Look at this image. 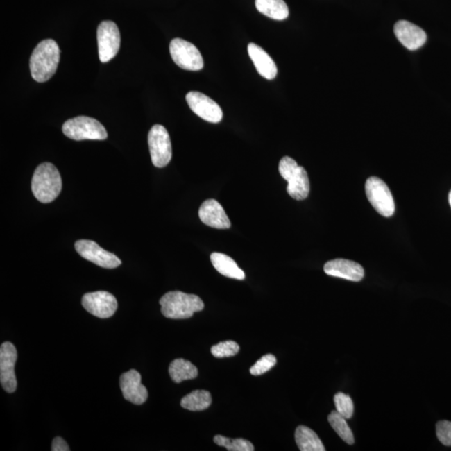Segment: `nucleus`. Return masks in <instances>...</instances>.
<instances>
[{
    "mask_svg": "<svg viewBox=\"0 0 451 451\" xmlns=\"http://www.w3.org/2000/svg\"><path fill=\"white\" fill-rule=\"evenodd\" d=\"M31 188L33 194L40 203L53 202L62 189V180L59 171L51 163L40 164L33 176Z\"/></svg>",
    "mask_w": 451,
    "mask_h": 451,
    "instance_id": "obj_2",
    "label": "nucleus"
},
{
    "mask_svg": "<svg viewBox=\"0 0 451 451\" xmlns=\"http://www.w3.org/2000/svg\"><path fill=\"white\" fill-rule=\"evenodd\" d=\"M148 145L151 161L155 167L162 168L169 164L172 157L169 133L162 125H155L149 131Z\"/></svg>",
    "mask_w": 451,
    "mask_h": 451,
    "instance_id": "obj_8",
    "label": "nucleus"
},
{
    "mask_svg": "<svg viewBox=\"0 0 451 451\" xmlns=\"http://www.w3.org/2000/svg\"><path fill=\"white\" fill-rule=\"evenodd\" d=\"M98 51L101 62H109L120 50L121 35L116 24L103 22L97 30Z\"/></svg>",
    "mask_w": 451,
    "mask_h": 451,
    "instance_id": "obj_9",
    "label": "nucleus"
},
{
    "mask_svg": "<svg viewBox=\"0 0 451 451\" xmlns=\"http://www.w3.org/2000/svg\"><path fill=\"white\" fill-rule=\"evenodd\" d=\"M82 305L90 314L99 318H109L116 313L118 303L116 297L105 291L88 293L82 298Z\"/></svg>",
    "mask_w": 451,
    "mask_h": 451,
    "instance_id": "obj_11",
    "label": "nucleus"
},
{
    "mask_svg": "<svg viewBox=\"0 0 451 451\" xmlns=\"http://www.w3.org/2000/svg\"><path fill=\"white\" fill-rule=\"evenodd\" d=\"M212 399L210 392L194 391L183 398L180 401L182 407L191 411H202L210 407Z\"/></svg>",
    "mask_w": 451,
    "mask_h": 451,
    "instance_id": "obj_23",
    "label": "nucleus"
},
{
    "mask_svg": "<svg viewBox=\"0 0 451 451\" xmlns=\"http://www.w3.org/2000/svg\"><path fill=\"white\" fill-rule=\"evenodd\" d=\"M213 441L217 445L225 447L229 451H253L251 442L244 439H230L223 436H216Z\"/></svg>",
    "mask_w": 451,
    "mask_h": 451,
    "instance_id": "obj_25",
    "label": "nucleus"
},
{
    "mask_svg": "<svg viewBox=\"0 0 451 451\" xmlns=\"http://www.w3.org/2000/svg\"><path fill=\"white\" fill-rule=\"evenodd\" d=\"M186 100L192 112L203 120L211 123H219L223 119V110L219 104L204 94L191 92L187 94Z\"/></svg>",
    "mask_w": 451,
    "mask_h": 451,
    "instance_id": "obj_13",
    "label": "nucleus"
},
{
    "mask_svg": "<svg viewBox=\"0 0 451 451\" xmlns=\"http://www.w3.org/2000/svg\"><path fill=\"white\" fill-rule=\"evenodd\" d=\"M449 203H450V207H451V191L450 192V194H449Z\"/></svg>",
    "mask_w": 451,
    "mask_h": 451,
    "instance_id": "obj_31",
    "label": "nucleus"
},
{
    "mask_svg": "<svg viewBox=\"0 0 451 451\" xmlns=\"http://www.w3.org/2000/svg\"><path fill=\"white\" fill-rule=\"evenodd\" d=\"M327 420H329L332 428L334 429V432L338 434V436L342 439L344 442H346L348 445L355 444V437L352 434V430L350 428L347 423V419L337 411H334L330 413L329 417H327Z\"/></svg>",
    "mask_w": 451,
    "mask_h": 451,
    "instance_id": "obj_24",
    "label": "nucleus"
},
{
    "mask_svg": "<svg viewBox=\"0 0 451 451\" xmlns=\"http://www.w3.org/2000/svg\"><path fill=\"white\" fill-rule=\"evenodd\" d=\"M257 10L266 17L284 20L289 17V7L284 0H256Z\"/></svg>",
    "mask_w": 451,
    "mask_h": 451,
    "instance_id": "obj_21",
    "label": "nucleus"
},
{
    "mask_svg": "<svg viewBox=\"0 0 451 451\" xmlns=\"http://www.w3.org/2000/svg\"><path fill=\"white\" fill-rule=\"evenodd\" d=\"M17 350L13 343L5 342L0 347V382L7 393H14L17 389L15 366L17 361Z\"/></svg>",
    "mask_w": 451,
    "mask_h": 451,
    "instance_id": "obj_12",
    "label": "nucleus"
},
{
    "mask_svg": "<svg viewBox=\"0 0 451 451\" xmlns=\"http://www.w3.org/2000/svg\"><path fill=\"white\" fill-rule=\"evenodd\" d=\"M169 374L171 380L178 384L182 381L196 379L198 375V371L190 361L176 359L170 364Z\"/></svg>",
    "mask_w": 451,
    "mask_h": 451,
    "instance_id": "obj_22",
    "label": "nucleus"
},
{
    "mask_svg": "<svg viewBox=\"0 0 451 451\" xmlns=\"http://www.w3.org/2000/svg\"><path fill=\"white\" fill-rule=\"evenodd\" d=\"M52 451H69V445L67 443L65 442L64 439L61 437H56L54 439V441L52 442Z\"/></svg>",
    "mask_w": 451,
    "mask_h": 451,
    "instance_id": "obj_30",
    "label": "nucleus"
},
{
    "mask_svg": "<svg viewBox=\"0 0 451 451\" xmlns=\"http://www.w3.org/2000/svg\"><path fill=\"white\" fill-rule=\"evenodd\" d=\"M334 400L336 411L346 418V419H351L352 415H354L355 409L354 403H352L350 396L340 392L336 393Z\"/></svg>",
    "mask_w": 451,
    "mask_h": 451,
    "instance_id": "obj_26",
    "label": "nucleus"
},
{
    "mask_svg": "<svg viewBox=\"0 0 451 451\" xmlns=\"http://www.w3.org/2000/svg\"><path fill=\"white\" fill-rule=\"evenodd\" d=\"M160 305L164 317L171 319L190 318L194 313L204 309V303L198 296L180 291L164 295L160 299Z\"/></svg>",
    "mask_w": 451,
    "mask_h": 451,
    "instance_id": "obj_3",
    "label": "nucleus"
},
{
    "mask_svg": "<svg viewBox=\"0 0 451 451\" xmlns=\"http://www.w3.org/2000/svg\"><path fill=\"white\" fill-rule=\"evenodd\" d=\"M393 31L400 42L409 51L418 50L423 46L427 40V35L421 28L406 20L398 22Z\"/></svg>",
    "mask_w": 451,
    "mask_h": 451,
    "instance_id": "obj_15",
    "label": "nucleus"
},
{
    "mask_svg": "<svg viewBox=\"0 0 451 451\" xmlns=\"http://www.w3.org/2000/svg\"><path fill=\"white\" fill-rule=\"evenodd\" d=\"M239 343L232 341V340L221 342L211 348L212 355L219 359L235 356L239 354Z\"/></svg>",
    "mask_w": 451,
    "mask_h": 451,
    "instance_id": "obj_27",
    "label": "nucleus"
},
{
    "mask_svg": "<svg viewBox=\"0 0 451 451\" xmlns=\"http://www.w3.org/2000/svg\"><path fill=\"white\" fill-rule=\"evenodd\" d=\"M211 262L215 269L225 277L233 280H244L246 275L236 262L232 257L220 253H213L211 255Z\"/></svg>",
    "mask_w": 451,
    "mask_h": 451,
    "instance_id": "obj_19",
    "label": "nucleus"
},
{
    "mask_svg": "<svg viewBox=\"0 0 451 451\" xmlns=\"http://www.w3.org/2000/svg\"><path fill=\"white\" fill-rule=\"evenodd\" d=\"M295 441H296L298 449L301 451L325 450V447L321 439L318 438V434L307 426H298L295 432Z\"/></svg>",
    "mask_w": 451,
    "mask_h": 451,
    "instance_id": "obj_20",
    "label": "nucleus"
},
{
    "mask_svg": "<svg viewBox=\"0 0 451 451\" xmlns=\"http://www.w3.org/2000/svg\"><path fill=\"white\" fill-rule=\"evenodd\" d=\"M75 248L82 257L101 268L113 269L121 264L120 258L112 253L105 251L94 241H77Z\"/></svg>",
    "mask_w": 451,
    "mask_h": 451,
    "instance_id": "obj_10",
    "label": "nucleus"
},
{
    "mask_svg": "<svg viewBox=\"0 0 451 451\" xmlns=\"http://www.w3.org/2000/svg\"><path fill=\"white\" fill-rule=\"evenodd\" d=\"M366 192L368 202L377 212L384 217H391L395 211V201L386 183L376 176L366 180Z\"/></svg>",
    "mask_w": 451,
    "mask_h": 451,
    "instance_id": "obj_6",
    "label": "nucleus"
},
{
    "mask_svg": "<svg viewBox=\"0 0 451 451\" xmlns=\"http://www.w3.org/2000/svg\"><path fill=\"white\" fill-rule=\"evenodd\" d=\"M327 275L343 278L348 281L359 282L364 277L363 266L354 261L343 259L331 260L323 266Z\"/></svg>",
    "mask_w": 451,
    "mask_h": 451,
    "instance_id": "obj_16",
    "label": "nucleus"
},
{
    "mask_svg": "<svg viewBox=\"0 0 451 451\" xmlns=\"http://www.w3.org/2000/svg\"><path fill=\"white\" fill-rule=\"evenodd\" d=\"M170 54L179 67L187 71H198L204 67V61L198 49L187 40L176 38L170 44Z\"/></svg>",
    "mask_w": 451,
    "mask_h": 451,
    "instance_id": "obj_7",
    "label": "nucleus"
},
{
    "mask_svg": "<svg viewBox=\"0 0 451 451\" xmlns=\"http://www.w3.org/2000/svg\"><path fill=\"white\" fill-rule=\"evenodd\" d=\"M248 51L257 72L262 77H264L266 80H273L277 76V65L264 49L258 46L256 44L250 43L248 46Z\"/></svg>",
    "mask_w": 451,
    "mask_h": 451,
    "instance_id": "obj_18",
    "label": "nucleus"
},
{
    "mask_svg": "<svg viewBox=\"0 0 451 451\" xmlns=\"http://www.w3.org/2000/svg\"><path fill=\"white\" fill-rule=\"evenodd\" d=\"M282 178L288 182L287 192L295 200H305L310 191L309 176L303 167L298 166L293 158L284 157L278 167Z\"/></svg>",
    "mask_w": 451,
    "mask_h": 451,
    "instance_id": "obj_4",
    "label": "nucleus"
},
{
    "mask_svg": "<svg viewBox=\"0 0 451 451\" xmlns=\"http://www.w3.org/2000/svg\"><path fill=\"white\" fill-rule=\"evenodd\" d=\"M58 44L53 40H45L37 45L30 60L33 79L40 83L47 81L55 75L60 62Z\"/></svg>",
    "mask_w": 451,
    "mask_h": 451,
    "instance_id": "obj_1",
    "label": "nucleus"
},
{
    "mask_svg": "<svg viewBox=\"0 0 451 451\" xmlns=\"http://www.w3.org/2000/svg\"><path fill=\"white\" fill-rule=\"evenodd\" d=\"M199 217L208 227L217 229H228L231 227V221L227 213L214 199L205 201L199 209Z\"/></svg>",
    "mask_w": 451,
    "mask_h": 451,
    "instance_id": "obj_17",
    "label": "nucleus"
},
{
    "mask_svg": "<svg viewBox=\"0 0 451 451\" xmlns=\"http://www.w3.org/2000/svg\"><path fill=\"white\" fill-rule=\"evenodd\" d=\"M436 436L443 445L451 446V422L439 421L436 424Z\"/></svg>",
    "mask_w": 451,
    "mask_h": 451,
    "instance_id": "obj_29",
    "label": "nucleus"
},
{
    "mask_svg": "<svg viewBox=\"0 0 451 451\" xmlns=\"http://www.w3.org/2000/svg\"><path fill=\"white\" fill-rule=\"evenodd\" d=\"M63 133L75 141L98 140L108 138V131L96 119L88 117H77L64 123Z\"/></svg>",
    "mask_w": 451,
    "mask_h": 451,
    "instance_id": "obj_5",
    "label": "nucleus"
},
{
    "mask_svg": "<svg viewBox=\"0 0 451 451\" xmlns=\"http://www.w3.org/2000/svg\"><path fill=\"white\" fill-rule=\"evenodd\" d=\"M120 387L123 397L130 403L140 405L144 404L148 398V391L142 384V376L137 371L130 370L122 374Z\"/></svg>",
    "mask_w": 451,
    "mask_h": 451,
    "instance_id": "obj_14",
    "label": "nucleus"
},
{
    "mask_svg": "<svg viewBox=\"0 0 451 451\" xmlns=\"http://www.w3.org/2000/svg\"><path fill=\"white\" fill-rule=\"evenodd\" d=\"M277 359L273 355H266L258 359L255 364L250 368V373L254 376H258L265 374L271 368L276 366Z\"/></svg>",
    "mask_w": 451,
    "mask_h": 451,
    "instance_id": "obj_28",
    "label": "nucleus"
}]
</instances>
